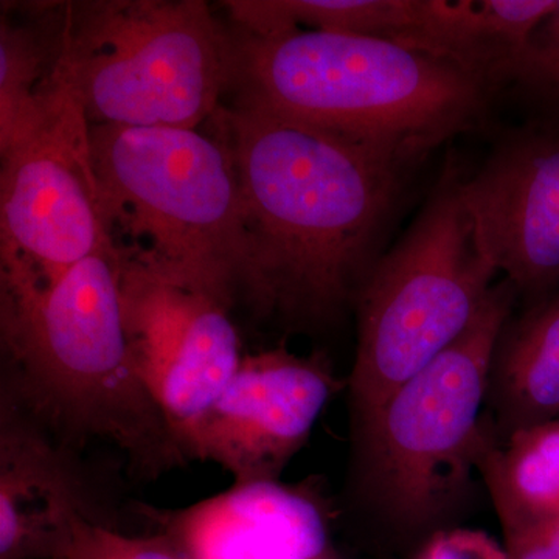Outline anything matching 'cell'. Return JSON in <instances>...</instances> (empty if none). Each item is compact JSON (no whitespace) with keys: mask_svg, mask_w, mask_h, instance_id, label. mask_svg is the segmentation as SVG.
<instances>
[{"mask_svg":"<svg viewBox=\"0 0 559 559\" xmlns=\"http://www.w3.org/2000/svg\"><path fill=\"white\" fill-rule=\"evenodd\" d=\"M510 559H559V518L506 539Z\"/></svg>","mask_w":559,"mask_h":559,"instance_id":"44dd1931","label":"cell"},{"mask_svg":"<svg viewBox=\"0 0 559 559\" xmlns=\"http://www.w3.org/2000/svg\"><path fill=\"white\" fill-rule=\"evenodd\" d=\"M76 516L121 530L81 452L0 395V559H60Z\"/></svg>","mask_w":559,"mask_h":559,"instance_id":"7c38bea8","label":"cell"},{"mask_svg":"<svg viewBox=\"0 0 559 559\" xmlns=\"http://www.w3.org/2000/svg\"><path fill=\"white\" fill-rule=\"evenodd\" d=\"M92 168L114 248L234 311L248 246L237 176L212 132L90 124Z\"/></svg>","mask_w":559,"mask_h":559,"instance_id":"277c9868","label":"cell"},{"mask_svg":"<svg viewBox=\"0 0 559 559\" xmlns=\"http://www.w3.org/2000/svg\"><path fill=\"white\" fill-rule=\"evenodd\" d=\"M462 197L481 249L527 304L559 289V123L500 135Z\"/></svg>","mask_w":559,"mask_h":559,"instance_id":"8fae6325","label":"cell"},{"mask_svg":"<svg viewBox=\"0 0 559 559\" xmlns=\"http://www.w3.org/2000/svg\"><path fill=\"white\" fill-rule=\"evenodd\" d=\"M112 241L55 282L0 275V395L81 452L114 444L140 481L190 463L132 359Z\"/></svg>","mask_w":559,"mask_h":559,"instance_id":"7a4b0ae2","label":"cell"},{"mask_svg":"<svg viewBox=\"0 0 559 559\" xmlns=\"http://www.w3.org/2000/svg\"><path fill=\"white\" fill-rule=\"evenodd\" d=\"M477 473L502 525L503 538L559 518V419L489 443Z\"/></svg>","mask_w":559,"mask_h":559,"instance_id":"e0dca14e","label":"cell"},{"mask_svg":"<svg viewBox=\"0 0 559 559\" xmlns=\"http://www.w3.org/2000/svg\"><path fill=\"white\" fill-rule=\"evenodd\" d=\"M60 559H190L159 532L131 535L76 516Z\"/></svg>","mask_w":559,"mask_h":559,"instance_id":"d6986e66","label":"cell"},{"mask_svg":"<svg viewBox=\"0 0 559 559\" xmlns=\"http://www.w3.org/2000/svg\"><path fill=\"white\" fill-rule=\"evenodd\" d=\"M558 0H411L392 43L448 62L495 97L507 90L525 44Z\"/></svg>","mask_w":559,"mask_h":559,"instance_id":"5bb4252c","label":"cell"},{"mask_svg":"<svg viewBox=\"0 0 559 559\" xmlns=\"http://www.w3.org/2000/svg\"><path fill=\"white\" fill-rule=\"evenodd\" d=\"M223 103L259 109L421 162L480 128L492 95L462 70L380 38L226 27Z\"/></svg>","mask_w":559,"mask_h":559,"instance_id":"3957f363","label":"cell"},{"mask_svg":"<svg viewBox=\"0 0 559 559\" xmlns=\"http://www.w3.org/2000/svg\"><path fill=\"white\" fill-rule=\"evenodd\" d=\"M2 274L44 285L110 242L79 103L2 157Z\"/></svg>","mask_w":559,"mask_h":559,"instance_id":"ba28073f","label":"cell"},{"mask_svg":"<svg viewBox=\"0 0 559 559\" xmlns=\"http://www.w3.org/2000/svg\"><path fill=\"white\" fill-rule=\"evenodd\" d=\"M27 17L0 25V154L31 142L75 103L61 66L55 2L28 3Z\"/></svg>","mask_w":559,"mask_h":559,"instance_id":"2e32d148","label":"cell"},{"mask_svg":"<svg viewBox=\"0 0 559 559\" xmlns=\"http://www.w3.org/2000/svg\"><path fill=\"white\" fill-rule=\"evenodd\" d=\"M347 388L322 353H246L197 430L193 460L216 463L234 485L277 481L322 412Z\"/></svg>","mask_w":559,"mask_h":559,"instance_id":"30bf717a","label":"cell"},{"mask_svg":"<svg viewBox=\"0 0 559 559\" xmlns=\"http://www.w3.org/2000/svg\"><path fill=\"white\" fill-rule=\"evenodd\" d=\"M554 419H559V289L503 326L485 404L492 443Z\"/></svg>","mask_w":559,"mask_h":559,"instance_id":"9a60e30c","label":"cell"},{"mask_svg":"<svg viewBox=\"0 0 559 559\" xmlns=\"http://www.w3.org/2000/svg\"><path fill=\"white\" fill-rule=\"evenodd\" d=\"M61 66L91 127L186 128L226 94V27L202 0L55 2Z\"/></svg>","mask_w":559,"mask_h":559,"instance_id":"8992f818","label":"cell"},{"mask_svg":"<svg viewBox=\"0 0 559 559\" xmlns=\"http://www.w3.org/2000/svg\"><path fill=\"white\" fill-rule=\"evenodd\" d=\"M134 513L190 559H342L314 481L231 485L187 509L138 503Z\"/></svg>","mask_w":559,"mask_h":559,"instance_id":"4fadbf2b","label":"cell"},{"mask_svg":"<svg viewBox=\"0 0 559 559\" xmlns=\"http://www.w3.org/2000/svg\"><path fill=\"white\" fill-rule=\"evenodd\" d=\"M209 124L229 153L240 193L242 307L290 331L336 322L384 255L421 162L230 103H221Z\"/></svg>","mask_w":559,"mask_h":559,"instance_id":"6da1fadb","label":"cell"},{"mask_svg":"<svg viewBox=\"0 0 559 559\" xmlns=\"http://www.w3.org/2000/svg\"><path fill=\"white\" fill-rule=\"evenodd\" d=\"M417 559H510L506 544L500 546L487 532L451 528L437 532Z\"/></svg>","mask_w":559,"mask_h":559,"instance_id":"ffe728a7","label":"cell"},{"mask_svg":"<svg viewBox=\"0 0 559 559\" xmlns=\"http://www.w3.org/2000/svg\"><path fill=\"white\" fill-rule=\"evenodd\" d=\"M120 261L132 359L191 462L202 419L245 358L240 334L223 301L124 257Z\"/></svg>","mask_w":559,"mask_h":559,"instance_id":"9c48e42d","label":"cell"},{"mask_svg":"<svg viewBox=\"0 0 559 559\" xmlns=\"http://www.w3.org/2000/svg\"><path fill=\"white\" fill-rule=\"evenodd\" d=\"M463 178L451 160L356 299L358 348L347 380L355 423L452 347L495 288L499 271L481 249L463 201Z\"/></svg>","mask_w":559,"mask_h":559,"instance_id":"5b68a950","label":"cell"},{"mask_svg":"<svg viewBox=\"0 0 559 559\" xmlns=\"http://www.w3.org/2000/svg\"><path fill=\"white\" fill-rule=\"evenodd\" d=\"M507 90L538 109L539 120L559 123V0L530 36Z\"/></svg>","mask_w":559,"mask_h":559,"instance_id":"ac0fdd59","label":"cell"},{"mask_svg":"<svg viewBox=\"0 0 559 559\" xmlns=\"http://www.w3.org/2000/svg\"><path fill=\"white\" fill-rule=\"evenodd\" d=\"M518 297L509 280L496 283L452 347L355 423L360 485L396 524L430 525L468 489L492 443L485 425L489 369Z\"/></svg>","mask_w":559,"mask_h":559,"instance_id":"52a82bcc","label":"cell"}]
</instances>
